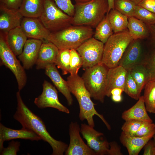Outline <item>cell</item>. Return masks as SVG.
I'll use <instances>...</instances> for the list:
<instances>
[{
    "label": "cell",
    "mask_w": 155,
    "mask_h": 155,
    "mask_svg": "<svg viewBox=\"0 0 155 155\" xmlns=\"http://www.w3.org/2000/svg\"><path fill=\"white\" fill-rule=\"evenodd\" d=\"M16 111L13 117L22 125V128L30 129L39 136L41 139L48 142L51 147L52 155H63L68 145L52 137L46 130L42 119L35 114L26 105L21 96L20 91L17 92Z\"/></svg>",
    "instance_id": "6da1fadb"
},
{
    "label": "cell",
    "mask_w": 155,
    "mask_h": 155,
    "mask_svg": "<svg viewBox=\"0 0 155 155\" xmlns=\"http://www.w3.org/2000/svg\"><path fill=\"white\" fill-rule=\"evenodd\" d=\"M67 81L71 93L75 96L78 102L80 120H86L88 125L94 127L93 117L96 115L102 120L107 129L110 130V125L103 115L98 113L95 109V104L92 101L90 94L86 88L82 77L78 74L70 75L67 77Z\"/></svg>",
    "instance_id": "7a4b0ae2"
},
{
    "label": "cell",
    "mask_w": 155,
    "mask_h": 155,
    "mask_svg": "<svg viewBox=\"0 0 155 155\" xmlns=\"http://www.w3.org/2000/svg\"><path fill=\"white\" fill-rule=\"evenodd\" d=\"M74 8L72 25L95 28L107 13L108 4L107 0H92L83 3H76Z\"/></svg>",
    "instance_id": "3957f363"
},
{
    "label": "cell",
    "mask_w": 155,
    "mask_h": 155,
    "mask_svg": "<svg viewBox=\"0 0 155 155\" xmlns=\"http://www.w3.org/2000/svg\"><path fill=\"white\" fill-rule=\"evenodd\" d=\"M94 34L92 28L90 27L71 25L59 31L51 32L48 42L53 44L59 50L76 49Z\"/></svg>",
    "instance_id": "277c9868"
},
{
    "label": "cell",
    "mask_w": 155,
    "mask_h": 155,
    "mask_svg": "<svg viewBox=\"0 0 155 155\" xmlns=\"http://www.w3.org/2000/svg\"><path fill=\"white\" fill-rule=\"evenodd\" d=\"M133 40L127 30L113 34L105 43L101 63L109 69L118 66L126 49Z\"/></svg>",
    "instance_id": "5b68a950"
},
{
    "label": "cell",
    "mask_w": 155,
    "mask_h": 155,
    "mask_svg": "<svg viewBox=\"0 0 155 155\" xmlns=\"http://www.w3.org/2000/svg\"><path fill=\"white\" fill-rule=\"evenodd\" d=\"M108 69L101 62L85 69L82 77L91 98L102 103L106 96V76Z\"/></svg>",
    "instance_id": "8992f818"
},
{
    "label": "cell",
    "mask_w": 155,
    "mask_h": 155,
    "mask_svg": "<svg viewBox=\"0 0 155 155\" xmlns=\"http://www.w3.org/2000/svg\"><path fill=\"white\" fill-rule=\"evenodd\" d=\"M43 9L38 19L51 32L62 30L71 25L72 17L61 9L53 0H43Z\"/></svg>",
    "instance_id": "52a82bcc"
},
{
    "label": "cell",
    "mask_w": 155,
    "mask_h": 155,
    "mask_svg": "<svg viewBox=\"0 0 155 155\" xmlns=\"http://www.w3.org/2000/svg\"><path fill=\"white\" fill-rule=\"evenodd\" d=\"M0 64L9 69L14 75L19 91H20L27 83V77L25 69L7 44L5 34L1 32L0 34Z\"/></svg>",
    "instance_id": "ba28073f"
},
{
    "label": "cell",
    "mask_w": 155,
    "mask_h": 155,
    "mask_svg": "<svg viewBox=\"0 0 155 155\" xmlns=\"http://www.w3.org/2000/svg\"><path fill=\"white\" fill-rule=\"evenodd\" d=\"M104 44L91 37L84 42L76 49L82 61V67L85 69L101 62Z\"/></svg>",
    "instance_id": "9c48e42d"
},
{
    "label": "cell",
    "mask_w": 155,
    "mask_h": 155,
    "mask_svg": "<svg viewBox=\"0 0 155 155\" xmlns=\"http://www.w3.org/2000/svg\"><path fill=\"white\" fill-rule=\"evenodd\" d=\"M42 88L41 94L34 100V103L38 108L43 109L51 107L67 114L69 113V110L60 102L58 92L55 87L44 80L42 84Z\"/></svg>",
    "instance_id": "30bf717a"
},
{
    "label": "cell",
    "mask_w": 155,
    "mask_h": 155,
    "mask_svg": "<svg viewBox=\"0 0 155 155\" xmlns=\"http://www.w3.org/2000/svg\"><path fill=\"white\" fill-rule=\"evenodd\" d=\"M80 133L86 141L87 145L96 155H107L109 148V142L103 138L104 134L102 133L84 123L81 124Z\"/></svg>",
    "instance_id": "8fae6325"
},
{
    "label": "cell",
    "mask_w": 155,
    "mask_h": 155,
    "mask_svg": "<svg viewBox=\"0 0 155 155\" xmlns=\"http://www.w3.org/2000/svg\"><path fill=\"white\" fill-rule=\"evenodd\" d=\"M80 127L77 122L69 125L70 142L65 155H96L95 152L84 142L80 135Z\"/></svg>",
    "instance_id": "7c38bea8"
},
{
    "label": "cell",
    "mask_w": 155,
    "mask_h": 155,
    "mask_svg": "<svg viewBox=\"0 0 155 155\" xmlns=\"http://www.w3.org/2000/svg\"><path fill=\"white\" fill-rule=\"evenodd\" d=\"M20 26L27 38L48 42L51 32L38 18L23 17Z\"/></svg>",
    "instance_id": "4fadbf2b"
},
{
    "label": "cell",
    "mask_w": 155,
    "mask_h": 155,
    "mask_svg": "<svg viewBox=\"0 0 155 155\" xmlns=\"http://www.w3.org/2000/svg\"><path fill=\"white\" fill-rule=\"evenodd\" d=\"M23 18L19 9H9L0 4V32L6 34L11 30L20 27Z\"/></svg>",
    "instance_id": "5bb4252c"
},
{
    "label": "cell",
    "mask_w": 155,
    "mask_h": 155,
    "mask_svg": "<svg viewBox=\"0 0 155 155\" xmlns=\"http://www.w3.org/2000/svg\"><path fill=\"white\" fill-rule=\"evenodd\" d=\"M42 41L30 38L27 39L21 53L18 56L25 69H29L36 64Z\"/></svg>",
    "instance_id": "9a60e30c"
},
{
    "label": "cell",
    "mask_w": 155,
    "mask_h": 155,
    "mask_svg": "<svg viewBox=\"0 0 155 155\" xmlns=\"http://www.w3.org/2000/svg\"><path fill=\"white\" fill-rule=\"evenodd\" d=\"M16 139L37 141L42 140L39 136L31 130L22 128L20 129H14L7 127L0 123V152L4 148L3 144L5 141Z\"/></svg>",
    "instance_id": "2e32d148"
},
{
    "label": "cell",
    "mask_w": 155,
    "mask_h": 155,
    "mask_svg": "<svg viewBox=\"0 0 155 155\" xmlns=\"http://www.w3.org/2000/svg\"><path fill=\"white\" fill-rule=\"evenodd\" d=\"M142 48L139 39L133 40L128 46L120 60L118 65L127 71L140 62Z\"/></svg>",
    "instance_id": "e0dca14e"
},
{
    "label": "cell",
    "mask_w": 155,
    "mask_h": 155,
    "mask_svg": "<svg viewBox=\"0 0 155 155\" xmlns=\"http://www.w3.org/2000/svg\"><path fill=\"white\" fill-rule=\"evenodd\" d=\"M45 73L51 80L58 90L65 96L69 106L73 103V99L67 81L61 76L55 63L48 65L44 69Z\"/></svg>",
    "instance_id": "ac0fdd59"
},
{
    "label": "cell",
    "mask_w": 155,
    "mask_h": 155,
    "mask_svg": "<svg viewBox=\"0 0 155 155\" xmlns=\"http://www.w3.org/2000/svg\"><path fill=\"white\" fill-rule=\"evenodd\" d=\"M127 71L120 65L108 69L106 76V96H111V90L115 88L124 90Z\"/></svg>",
    "instance_id": "d6986e66"
},
{
    "label": "cell",
    "mask_w": 155,
    "mask_h": 155,
    "mask_svg": "<svg viewBox=\"0 0 155 155\" xmlns=\"http://www.w3.org/2000/svg\"><path fill=\"white\" fill-rule=\"evenodd\" d=\"M59 50L53 43L42 42L36 63L37 69H44L48 65L55 63Z\"/></svg>",
    "instance_id": "ffe728a7"
},
{
    "label": "cell",
    "mask_w": 155,
    "mask_h": 155,
    "mask_svg": "<svg viewBox=\"0 0 155 155\" xmlns=\"http://www.w3.org/2000/svg\"><path fill=\"white\" fill-rule=\"evenodd\" d=\"M154 135L139 137L127 135L122 132L119 140L121 143L126 148L129 155H138Z\"/></svg>",
    "instance_id": "44dd1931"
},
{
    "label": "cell",
    "mask_w": 155,
    "mask_h": 155,
    "mask_svg": "<svg viewBox=\"0 0 155 155\" xmlns=\"http://www.w3.org/2000/svg\"><path fill=\"white\" fill-rule=\"evenodd\" d=\"M138 100L132 106L122 113V118L125 121L135 120L152 123V120L147 113L143 96Z\"/></svg>",
    "instance_id": "7402d4cb"
},
{
    "label": "cell",
    "mask_w": 155,
    "mask_h": 155,
    "mask_svg": "<svg viewBox=\"0 0 155 155\" xmlns=\"http://www.w3.org/2000/svg\"><path fill=\"white\" fill-rule=\"evenodd\" d=\"M7 42L9 48L16 56L22 53L27 37L20 26L15 28L5 34Z\"/></svg>",
    "instance_id": "603a6c76"
},
{
    "label": "cell",
    "mask_w": 155,
    "mask_h": 155,
    "mask_svg": "<svg viewBox=\"0 0 155 155\" xmlns=\"http://www.w3.org/2000/svg\"><path fill=\"white\" fill-rule=\"evenodd\" d=\"M43 9V0H22L19 10L23 17L38 18Z\"/></svg>",
    "instance_id": "cb8c5ba5"
},
{
    "label": "cell",
    "mask_w": 155,
    "mask_h": 155,
    "mask_svg": "<svg viewBox=\"0 0 155 155\" xmlns=\"http://www.w3.org/2000/svg\"><path fill=\"white\" fill-rule=\"evenodd\" d=\"M127 28L133 40L144 39L149 35L150 32L147 26L133 16L128 18Z\"/></svg>",
    "instance_id": "d4e9b609"
},
{
    "label": "cell",
    "mask_w": 155,
    "mask_h": 155,
    "mask_svg": "<svg viewBox=\"0 0 155 155\" xmlns=\"http://www.w3.org/2000/svg\"><path fill=\"white\" fill-rule=\"evenodd\" d=\"M109 20L114 33L127 30L128 17L113 9L108 13Z\"/></svg>",
    "instance_id": "484cf974"
},
{
    "label": "cell",
    "mask_w": 155,
    "mask_h": 155,
    "mask_svg": "<svg viewBox=\"0 0 155 155\" xmlns=\"http://www.w3.org/2000/svg\"><path fill=\"white\" fill-rule=\"evenodd\" d=\"M95 28L94 37L105 44L113 32L108 13Z\"/></svg>",
    "instance_id": "4316f807"
},
{
    "label": "cell",
    "mask_w": 155,
    "mask_h": 155,
    "mask_svg": "<svg viewBox=\"0 0 155 155\" xmlns=\"http://www.w3.org/2000/svg\"><path fill=\"white\" fill-rule=\"evenodd\" d=\"M129 71L141 93L145 85L150 81L149 73L144 63L136 65Z\"/></svg>",
    "instance_id": "83f0119b"
},
{
    "label": "cell",
    "mask_w": 155,
    "mask_h": 155,
    "mask_svg": "<svg viewBox=\"0 0 155 155\" xmlns=\"http://www.w3.org/2000/svg\"><path fill=\"white\" fill-rule=\"evenodd\" d=\"M143 96L147 112L155 113V80H150L146 84Z\"/></svg>",
    "instance_id": "f1b7e54d"
},
{
    "label": "cell",
    "mask_w": 155,
    "mask_h": 155,
    "mask_svg": "<svg viewBox=\"0 0 155 155\" xmlns=\"http://www.w3.org/2000/svg\"><path fill=\"white\" fill-rule=\"evenodd\" d=\"M70 58V49L59 50L55 64L63 75L69 73Z\"/></svg>",
    "instance_id": "f546056e"
},
{
    "label": "cell",
    "mask_w": 155,
    "mask_h": 155,
    "mask_svg": "<svg viewBox=\"0 0 155 155\" xmlns=\"http://www.w3.org/2000/svg\"><path fill=\"white\" fill-rule=\"evenodd\" d=\"M123 92L130 97L136 100H138L141 96V92L138 86L129 71H127V73Z\"/></svg>",
    "instance_id": "4dcf8cb0"
},
{
    "label": "cell",
    "mask_w": 155,
    "mask_h": 155,
    "mask_svg": "<svg viewBox=\"0 0 155 155\" xmlns=\"http://www.w3.org/2000/svg\"><path fill=\"white\" fill-rule=\"evenodd\" d=\"M136 5L130 0H114V8L128 18L133 16Z\"/></svg>",
    "instance_id": "1f68e13d"
},
{
    "label": "cell",
    "mask_w": 155,
    "mask_h": 155,
    "mask_svg": "<svg viewBox=\"0 0 155 155\" xmlns=\"http://www.w3.org/2000/svg\"><path fill=\"white\" fill-rule=\"evenodd\" d=\"M133 16L147 25L155 24V13L139 5H136Z\"/></svg>",
    "instance_id": "d6a6232c"
},
{
    "label": "cell",
    "mask_w": 155,
    "mask_h": 155,
    "mask_svg": "<svg viewBox=\"0 0 155 155\" xmlns=\"http://www.w3.org/2000/svg\"><path fill=\"white\" fill-rule=\"evenodd\" d=\"M70 62L69 73L71 75L78 74L80 68L82 66V61L76 49H70Z\"/></svg>",
    "instance_id": "836d02e7"
},
{
    "label": "cell",
    "mask_w": 155,
    "mask_h": 155,
    "mask_svg": "<svg viewBox=\"0 0 155 155\" xmlns=\"http://www.w3.org/2000/svg\"><path fill=\"white\" fill-rule=\"evenodd\" d=\"M143 122L135 120L125 121L121 128L122 132L127 135L134 136Z\"/></svg>",
    "instance_id": "e575fe53"
},
{
    "label": "cell",
    "mask_w": 155,
    "mask_h": 155,
    "mask_svg": "<svg viewBox=\"0 0 155 155\" xmlns=\"http://www.w3.org/2000/svg\"><path fill=\"white\" fill-rule=\"evenodd\" d=\"M155 134V124L152 123L144 122L134 136L142 137Z\"/></svg>",
    "instance_id": "d590c367"
},
{
    "label": "cell",
    "mask_w": 155,
    "mask_h": 155,
    "mask_svg": "<svg viewBox=\"0 0 155 155\" xmlns=\"http://www.w3.org/2000/svg\"><path fill=\"white\" fill-rule=\"evenodd\" d=\"M57 5L64 12L73 17L75 13L74 5L71 0H53Z\"/></svg>",
    "instance_id": "8d00e7d4"
},
{
    "label": "cell",
    "mask_w": 155,
    "mask_h": 155,
    "mask_svg": "<svg viewBox=\"0 0 155 155\" xmlns=\"http://www.w3.org/2000/svg\"><path fill=\"white\" fill-rule=\"evenodd\" d=\"M144 64L148 71L150 80H155V51L146 59Z\"/></svg>",
    "instance_id": "74e56055"
},
{
    "label": "cell",
    "mask_w": 155,
    "mask_h": 155,
    "mask_svg": "<svg viewBox=\"0 0 155 155\" xmlns=\"http://www.w3.org/2000/svg\"><path fill=\"white\" fill-rule=\"evenodd\" d=\"M20 142L18 141H12L7 148H3L0 152L1 155H16L20 150Z\"/></svg>",
    "instance_id": "f35d334b"
},
{
    "label": "cell",
    "mask_w": 155,
    "mask_h": 155,
    "mask_svg": "<svg viewBox=\"0 0 155 155\" xmlns=\"http://www.w3.org/2000/svg\"><path fill=\"white\" fill-rule=\"evenodd\" d=\"M22 0H0V4L10 9L18 10Z\"/></svg>",
    "instance_id": "ab89813d"
},
{
    "label": "cell",
    "mask_w": 155,
    "mask_h": 155,
    "mask_svg": "<svg viewBox=\"0 0 155 155\" xmlns=\"http://www.w3.org/2000/svg\"><path fill=\"white\" fill-rule=\"evenodd\" d=\"M109 148L107 155H122L120 146L115 141L109 142Z\"/></svg>",
    "instance_id": "60d3db41"
},
{
    "label": "cell",
    "mask_w": 155,
    "mask_h": 155,
    "mask_svg": "<svg viewBox=\"0 0 155 155\" xmlns=\"http://www.w3.org/2000/svg\"><path fill=\"white\" fill-rule=\"evenodd\" d=\"M137 5L155 13V0H143Z\"/></svg>",
    "instance_id": "b9f144b4"
},
{
    "label": "cell",
    "mask_w": 155,
    "mask_h": 155,
    "mask_svg": "<svg viewBox=\"0 0 155 155\" xmlns=\"http://www.w3.org/2000/svg\"><path fill=\"white\" fill-rule=\"evenodd\" d=\"M144 155H153L154 147L153 141L150 140L144 146Z\"/></svg>",
    "instance_id": "7bdbcfd3"
},
{
    "label": "cell",
    "mask_w": 155,
    "mask_h": 155,
    "mask_svg": "<svg viewBox=\"0 0 155 155\" xmlns=\"http://www.w3.org/2000/svg\"><path fill=\"white\" fill-rule=\"evenodd\" d=\"M147 26L151 34L153 41L155 45V24Z\"/></svg>",
    "instance_id": "ee69618b"
},
{
    "label": "cell",
    "mask_w": 155,
    "mask_h": 155,
    "mask_svg": "<svg viewBox=\"0 0 155 155\" xmlns=\"http://www.w3.org/2000/svg\"><path fill=\"white\" fill-rule=\"evenodd\" d=\"M123 90L121 88H115L113 89L111 92V96L113 95H121Z\"/></svg>",
    "instance_id": "f6af8a7d"
},
{
    "label": "cell",
    "mask_w": 155,
    "mask_h": 155,
    "mask_svg": "<svg viewBox=\"0 0 155 155\" xmlns=\"http://www.w3.org/2000/svg\"><path fill=\"white\" fill-rule=\"evenodd\" d=\"M112 100L115 102H119L122 100V98L121 95H111Z\"/></svg>",
    "instance_id": "bcb514c9"
},
{
    "label": "cell",
    "mask_w": 155,
    "mask_h": 155,
    "mask_svg": "<svg viewBox=\"0 0 155 155\" xmlns=\"http://www.w3.org/2000/svg\"><path fill=\"white\" fill-rule=\"evenodd\" d=\"M108 4V12L107 13H108L112 9H114V0H107Z\"/></svg>",
    "instance_id": "7dc6e473"
},
{
    "label": "cell",
    "mask_w": 155,
    "mask_h": 155,
    "mask_svg": "<svg viewBox=\"0 0 155 155\" xmlns=\"http://www.w3.org/2000/svg\"><path fill=\"white\" fill-rule=\"evenodd\" d=\"M76 3H83L90 1L92 0H74Z\"/></svg>",
    "instance_id": "c3c4849f"
},
{
    "label": "cell",
    "mask_w": 155,
    "mask_h": 155,
    "mask_svg": "<svg viewBox=\"0 0 155 155\" xmlns=\"http://www.w3.org/2000/svg\"><path fill=\"white\" fill-rule=\"evenodd\" d=\"M136 5H137L140 2H141L143 0H130Z\"/></svg>",
    "instance_id": "681fc988"
},
{
    "label": "cell",
    "mask_w": 155,
    "mask_h": 155,
    "mask_svg": "<svg viewBox=\"0 0 155 155\" xmlns=\"http://www.w3.org/2000/svg\"><path fill=\"white\" fill-rule=\"evenodd\" d=\"M153 142L154 143V146L155 147V135H154L153 137Z\"/></svg>",
    "instance_id": "f907efd6"
},
{
    "label": "cell",
    "mask_w": 155,
    "mask_h": 155,
    "mask_svg": "<svg viewBox=\"0 0 155 155\" xmlns=\"http://www.w3.org/2000/svg\"><path fill=\"white\" fill-rule=\"evenodd\" d=\"M153 155H155V146L153 149Z\"/></svg>",
    "instance_id": "816d5d0a"
},
{
    "label": "cell",
    "mask_w": 155,
    "mask_h": 155,
    "mask_svg": "<svg viewBox=\"0 0 155 155\" xmlns=\"http://www.w3.org/2000/svg\"></svg>",
    "instance_id": "f5cc1de1"
}]
</instances>
